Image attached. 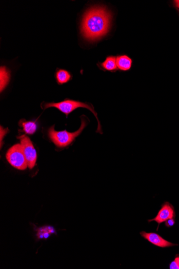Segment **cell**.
<instances>
[{
	"mask_svg": "<svg viewBox=\"0 0 179 269\" xmlns=\"http://www.w3.org/2000/svg\"><path fill=\"white\" fill-rule=\"evenodd\" d=\"M41 107L44 110L49 108V107H55V108H57L66 115L67 117H68L70 113L73 112L76 109L80 108V107L88 109L95 115L98 121V124H99L97 132L100 133V134L102 133L99 118H98V114L95 111L94 106L91 104L84 103V102L66 99L62 102H59V103H54V102H52V103H45V104H41Z\"/></svg>",
	"mask_w": 179,
	"mask_h": 269,
	"instance_id": "3",
	"label": "cell"
},
{
	"mask_svg": "<svg viewBox=\"0 0 179 269\" xmlns=\"http://www.w3.org/2000/svg\"><path fill=\"white\" fill-rule=\"evenodd\" d=\"M19 125L23 127V131L29 135L35 134L38 128L37 123L35 121H26L22 120L20 121Z\"/></svg>",
	"mask_w": 179,
	"mask_h": 269,
	"instance_id": "11",
	"label": "cell"
},
{
	"mask_svg": "<svg viewBox=\"0 0 179 269\" xmlns=\"http://www.w3.org/2000/svg\"><path fill=\"white\" fill-rule=\"evenodd\" d=\"M6 159L8 162L16 169L24 170L28 166L22 146L20 144H16L8 150Z\"/></svg>",
	"mask_w": 179,
	"mask_h": 269,
	"instance_id": "4",
	"label": "cell"
},
{
	"mask_svg": "<svg viewBox=\"0 0 179 269\" xmlns=\"http://www.w3.org/2000/svg\"><path fill=\"white\" fill-rule=\"evenodd\" d=\"M176 217V213L174 207L169 202H165L161 206V208L157 214V216L154 219L148 220V222H156L158 223L159 227L157 228V230H159L160 224L165 222L167 220L175 218Z\"/></svg>",
	"mask_w": 179,
	"mask_h": 269,
	"instance_id": "6",
	"label": "cell"
},
{
	"mask_svg": "<svg viewBox=\"0 0 179 269\" xmlns=\"http://www.w3.org/2000/svg\"><path fill=\"white\" fill-rule=\"evenodd\" d=\"M175 218H172L167 220V221L165 222V226L167 228H171L175 225Z\"/></svg>",
	"mask_w": 179,
	"mask_h": 269,
	"instance_id": "14",
	"label": "cell"
},
{
	"mask_svg": "<svg viewBox=\"0 0 179 269\" xmlns=\"http://www.w3.org/2000/svg\"><path fill=\"white\" fill-rule=\"evenodd\" d=\"M170 269H179V255H177L174 261H172L170 265Z\"/></svg>",
	"mask_w": 179,
	"mask_h": 269,
	"instance_id": "13",
	"label": "cell"
},
{
	"mask_svg": "<svg viewBox=\"0 0 179 269\" xmlns=\"http://www.w3.org/2000/svg\"><path fill=\"white\" fill-rule=\"evenodd\" d=\"M98 65L104 71L115 72L118 69L117 64V57L115 56L107 57L104 62L99 63Z\"/></svg>",
	"mask_w": 179,
	"mask_h": 269,
	"instance_id": "8",
	"label": "cell"
},
{
	"mask_svg": "<svg viewBox=\"0 0 179 269\" xmlns=\"http://www.w3.org/2000/svg\"><path fill=\"white\" fill-rule=\"evenodd\" d=\"M140 235L145 240L149 242L150 244L160 247V248H167V247L177 246L176 244H173L170 242L167 241L156 233H147L145 231H142L140 233Z\"/></svg>",
	"mask_w": 179,
	"mask_h": 269,
	"instance_id": "7",
	"label": "cell"
},
{
	"mask_svg": "<svg viewBox=\"0 0 179 269\" xmlns=\"http://www.w3.org/2000/svg\"><path fill=\"white\" fill-rule=\"evenodd\" d=\"M81 125L78 130L74 132H69L66 130L57 131L54 125L48 130V136L51 141L58 147L64 148L73 143L75 139L79 137L88 124L87 117L83 115L80 117Z\"/></svg>",
	"mask_w": 179,
	"mask_h": 269,
	"instance_id": "2",
	"label": "cell"
},
{
	"mask_svg": "<svg viewBox=\"0 0 179 269\" xmlns=\"http://www.w3.org/2000/svg\"><path fill=\"white\" fill-rule=\"evenodd\" d=\"M112 14L105 7H92L84 14L81 24V33L89 41L100 40L110 29Z\"/></svg>",
	"mask_w": 179,
	"mask_h": 269,
	"instance_id": "1",
	"label": "cell"
},
{
	"mask_svg": "<svg viewBox=\"0 0 179 269\" xmlns=\"http://www.w3.org/2000/svg\"><path fill=\"white\" fill-rule=\"evenodd\" d=\"M174 3L175 6L179 9V0H176V1H174Z\"/></svg>",
	"mask_w": 179,
	"mask_h": 269,
	"instance_id": "15",
	"label": "cell"
},
{
	"mask_svg": "<svg viewBox=\"0 0 179 269\" xmlns=\"http://www.w3.org/2000/svg\"><path fill=\"white\" fill-rule=\"evenodd\" d=\"M1 92L6 88L10 80V74L9 70L6 67H1Z\"/></svg>",
	"mask_w": 179,
	"mask_h": 269,
	"instance_id": "12",
	"label": "cell"
},
{
	"mask_svg": "<svg viewBox=\"0 0 179 269\" xmlns=\"http://www.w3.org/2000/svg\"><path fill=\"white\" fill-rule=\"evenodd\" d=\"M55 77L59 84H63L70 82L72 79L73 76L67 70L63 69H57Z\"/></svg>",
	"mask_w": 179,
	"mask_h": 269,
	"instance_id": "10",
	"label": "cell"
},
{
	"mask_svg": "<svg viewBox=\"0 0 179 269\" xmlns=\"http://www.w3.org/2000/svg\"><path fill=\"white\" fill-rule=\"evenodd\" d=\"M132 59L126 55L119 56L117 57L118 68L122 71H128L132 67Z\"/></svg>",
	"mask_w": 179,
	"mask_h": 269,
	"instance_id": "9",
	"label": "cell"
},
{
	"mask_svg": "<svg viewBox=\"0 0 179 269\" xmlns=\"http://www.w3.org/2000/svg\"><path fill=\"white\" fill-rule=\"evenodd\" d=\"M20 145L28 162V167L32 169L35 167L37 159L36 150L28 137L23 136L20 137Z\"/></svg>",
	"mask_w": 179,
	"mask_h": 269,
	"instance_id": "5",
	"label": "cell"
}]
</instances>
